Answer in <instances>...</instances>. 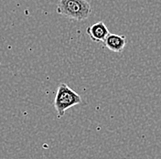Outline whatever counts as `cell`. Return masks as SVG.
<instances>
[{"mask_svg": "<svg viewBox=\"0 0 161 159\" xmlns=\"http://www.w3.org/2000/svg\"><path fill=\"white\" fill-rule=\"evenodd\" d=\"M91 12L92 8L87 0H60L57 7L58 14L77 21L87 19Z\"/></svg>", "mask_w": 161, "mask_h": 159, "instance_id": "obj_1", "label": "cell"}, {"mask_svg": "<svg viewBox=\"0 0 161 159\" xmlns=\"http://www.w3.org/2000/svg\"><path fill=\"white\" fill-rule=\"evenodd\" d=\"M81 102L80 96L66 83H60L56 91L54 99V108L58 117L60 118L65 114L67 110Z\"/></svg>", "mask_w": 161, "mask_h": 159, "instance_id": "obj_2", "label": "cell"}, {"mask_svg": "<svg viewBox=\"0 0 161 159\" xmlns=\"http://www.w3.org/2000/svg\"><path fill=\"white\" fill-rule=\"evenodd\" d=\"M86 32L91 38V40L98 43L103 42L106 37L109 35V30L105 26V24L102 21L96 22L92 24L91 27L87 28Z\"/></svg>", "mask_w": 161, "mask_h": 159, "instance_id": "obj_3", "label": "cell"}, {"mask_svg": "<svg viewBox=\"0 0 161 159\" xmlns=\"http://www.w3.org/2000/svg\"><path fill=\"white\" fill-rule=\"evenodd\" d=\"M103 43L111 51L115 53H121L125 50V47L126 45V38L125 35L109 33V35L106 37Z\"/></svg>", "mask_w": 161, "mask_h": 159, "instance_id": "obj_4", "label": "cell"}]
</instances>
